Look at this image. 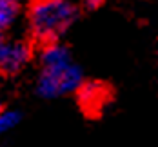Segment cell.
I'll list each match as a JSON object with an SVG mask.
<instances>
[{"instance_id": "3", "label": "cell", "mask_w": 158, "mask_h": 147, "mask_svg": "<svg viewBox=\"0 0 158 147\" xmlns=\"http://www.w3.org/2000/svg\"><path fill=\"white\" fill-rule=\"evenodd\" d=\"M31 49L24 42H6L0 47V71L4 75H15L27 64Z\"/></svg>"}, {"instance_id": "5", "label": "cell", "mask_w": 158, "mask_h": 147, "mask_svg": "<svg viewBox=\"0 0 158 147\" xmlns=\"http://www.w3.org/2000/svg\"><path fill=\"white\" fill-rule=\"evenodd\" d=\"M42 65L49 71H64L71 65V56L67 47L60 44H49L42 51Z\"/></svg>"}, {"instance_id": "9", "label": "cell", "mask_w": 158, "mask_h": 147, "mask_svg": "<svg viewBox=\"0 0 158 147\" xmlns=\"http://www.w3.org/2000/svg\"><path fill=\"white\" fill-rule=\"evenodd\" d=\"M4 44H6V40H4V36H2V33H0V47H2Z\"/></svg>"}, {"instance_id": "8", "label": "cell", "mask_w": 158, "mask_h": 147, "mask_svg": "<svg viewBox=\"0 0 158 147\" xmlns=\"http://www.w3.org/2000/svg\"><path fill=\"white\" fill-rule=\"evenodd\" d=\"M84 6H85L87 9H95V7H98V6H100V2H98V0H91V2H85Z\"/></svg>"}, {"instance_id": "6", "label": "cell", "mask_w": 158, "mask_h": 147, "mask_svg": "<svg viewBox=\"0 0 158 147\" xmlns=\"http://www.w3.org/2000/svg\"><path fill=\"white\" fill-rule=\"evenodd\" d=\"M18 16V4L11 0H0V31L9 27Z\"/></svg>"}, {"instance_id": "4", "label": "cell", "mask_w": 158, "mask_h": 147, "mask_svg": "<svg viewBox=\"0 0 158 147\" xmlns=\"http://www.w3.org/2000/svg\"><path fill=\"white\" fill-rule=\"evenodd\" d=\"M107 100V89L98 82H84L78 89V102L85 111H100Z\"/></svg>"}, {"instance_id": "1", "label": "cell", "mask_w": 158, "mask_h": 147, "mask_svg": "<svg viewBox=\"0 0 158 147\" xmlns=\"http://www.w3.org/2000/svg\"><path fill=\"white\" fill-rule=\"evenodd\" d=\"M77 18V7L64 0H40L29 9V26L38 40L53 42Z\"/></svg>"}, {"instance_id": "2", "label": "cell", "mask_w": 158, "mask_h": 147, "mask_svg": "<svg viewBox=\"0 0 158 147\" xmlns=\"http://www.w3.org/2000/svg\"><path fill=\"white\" fill-rule=\"evenodd\" d=\"M84 84V76L78 65L71 64L64 71H49L42 69L36 80V93L44 98H55L64 93L78 91Z\"/></svg>"}, {"instance_id": "7", "label": "cell", "mask_w": 158, "mask_h": 147, "mask_svg": "<svg viewBox=\"0 0 158 147\" xmlns=\"http://www.w3.org/2000/svg\"><path fill=\"white\" fill-rule=\"evenodd\" d=\"M18 122H20V113L18 111H2L0 113V134L13 129Z\"/></svg>"}, {"instance_id": "10", "label": "cell", "mask_w": 158, "mask_h": 147, "mask_svg": "<svg viewBox=\"0 0 158 147\" xmlns=\"http://www.w3.org/2000/svg\"><path fill=\"white\" fill-rule=\"evenodd\" d=\"M0 113H2V102H0Z\"/></svg>"}]
</instances>
